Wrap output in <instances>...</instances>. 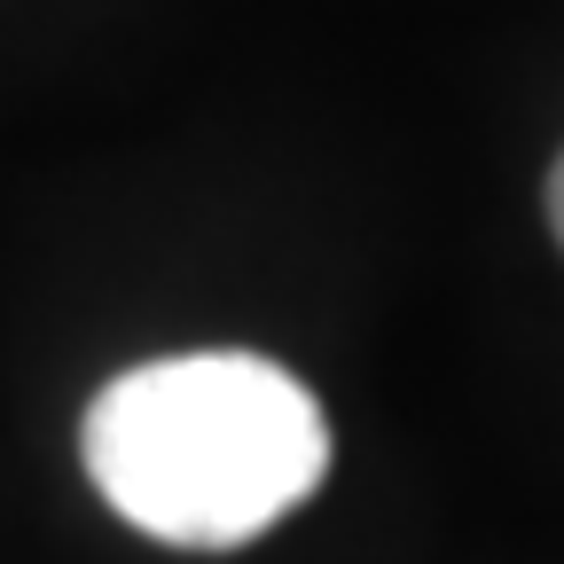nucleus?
Segmentation results:
<instances>
[{
	"label": "nucleus",
	"mask_w": 564,
	"mask_h": 564,
	"mask_svg": "<svg viewBox=\"0 0 564 564\" xmlns=\"http://www.w3.org/2000/svg\"><path fill=\"white\" fill-rule=\"evenodd\" d=\"M79 455L133 533L173 549H243L322 486L329 423L267 352H173L95 392Z\"/></svg>",
	"instance_id": "obj_1"
},
{
	"label": "nucleus",
	"mask_w": 564,
	"mask_h": 564,
	"mask_svg": "<svg viewBox=\"0 0 564 564\" xmlns=\"http://www.w3.org/2000/svg\"><path fill=\"white\" fill-rule=\"evenodd\" d=\"M549 228H556V243H564V158L549 165Z\"/></svg>",
	"instance_id": "obj_2"
}]
</instances>
